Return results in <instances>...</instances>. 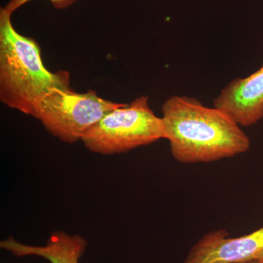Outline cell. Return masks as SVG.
<instances>
[{
	"label": "cell",
	"instance_id": "cell-2",
	"mask_svg": "<svg viewBox=\"0 0 263 263\" xmlns=\"http://www.w3.org/2000/svg\"><path fill=\"white\" fill-rule=\"evenodd\" d=\"M11 13L0 9V100L34 117L40 105L56 89H70L66 70H48L39 45L13 27Z\"/></svg>",
	"mask_w": 263,
	"mask_h": 263
},
{
	"label": "cell",
	"instance_id": "cell-9",
	"mask_svg": "<svg viewBox=\"0 0 263 263\" xmlns=\"http://www.w3.org/2000/svg\"><path fill=\"white\" fill-rule=\"evenodd\" d=\"M245 263H263V261H253V262H249Z\"/></svg>",
	"mask_w": 263,
	"mask_h": 263
},
{
	"label": "cell",
	"instance_id": "cell-3",
	"mask_svg": "<svg viewBox=\"0 0 263 263\" xmlns=\"http://www.w3.org/2000/svg\"><path fill=\"white\" fill-rule=\"evenodd\" d=\"M164 139L162 118L157 117L142 96L123 103L102 118L85 133L81 141L93 153H124Z\"/></svg>",
	"mask_w": 263,
	"mask_h": 263
},
{
	"label": "cell",
	"instance_id": "cell-8",
	"mask_svg": "<svg viewBox=\"0 0 263 263\" xmlns=\"http://www.w3.org/2000/svg\"><path fill=\"white\" fill-rule=\"evenodd\" d=\"M29 1L31 0H9V2L3 8L7 11L13 14L15 10H18L24 5L27 4ZM48 1H50L53 8L56 9L64 10L73 5L77 0H48Z\"/></svg>",
	"mask_w": 263,
	"mask_h": 263
},
{
	"label": "cell",
	"instance_id": "cell-4",
	"mask_svg": "<svg viewBox=\"0 0 263 263\" xmlns=\"http://www.w3.org/2000/svg\"><path fill=\"white\" fill-rule=\"evenodd\" d=\"M122 104L100 98L93 90L78 93L72 88L56 89L41 103L34 118L52 136L74 143L81 141L90 128Z\"/></svg>",
	"mask_w": 263,
	"mask_h": 263
},
{
	"label": "cell",
	"instance_id": "cell-5",
	"mask_svg": "<svg viewBox=\"0 0 263 263\" xmlns=\"http://www.w3.org/2000/svg\"><path fill=\"white\" fill-rule=\"evenodd\" d=\"M263 261V227L230 238L226 230L207 233L190 249L183 263H245Z\"/></svg>",
	"mask_w": 263,
	"mask_h": 263
},
{
	"label": "cell",
	"instance_id": "cell-1",
	"mask_svg": "<svg viewBox=\"0 0 263 263\" xmlns=\"http://www.w3.org/2000/svg\"><path fill=\"white\" fill-rule=\"evenodd\" d=\"M164 139L173 157L183 164L207 163L245 153L248 136L233 119L196 98L174 95L162 106Z\"/></svg>",
	"mask_w": 263,
	"mask_h": 263
},
{
	"label": "cell",
	"instance_id": "cell-7",
	"mask_svg": "<svg viewBox=\"0 0 263 263\" xmlns=\"http://www.w3.org/2000/svg\"><path fill=\"white\" fill-rule=\"evenodd\" d=\"M0 247L18 257L32 255L43 257L51 263H79L87 247V241L80 235L58 231L52 233L46 245L42 247L24 245L10 236L0 242Z\"/></svg>",
	"mask_w": 263,
	"mask_h": 263
},
{
	"label": "cell",
	"instance_id": "cell-6",
	"mask_svg": "<svg viewBox=\"0 0 263 263\" xmlns=\"http://www.w3.org/2000/svg\"><path fill=\"white\" fill-rule=\"evenodd\" d=\"M214 107L242 127H249L262 120L263 65L250 76L230 81L214 99Z\"/></svg>",
	"mask_w": 263,
	"mask_h": 263
}]
</instances>
